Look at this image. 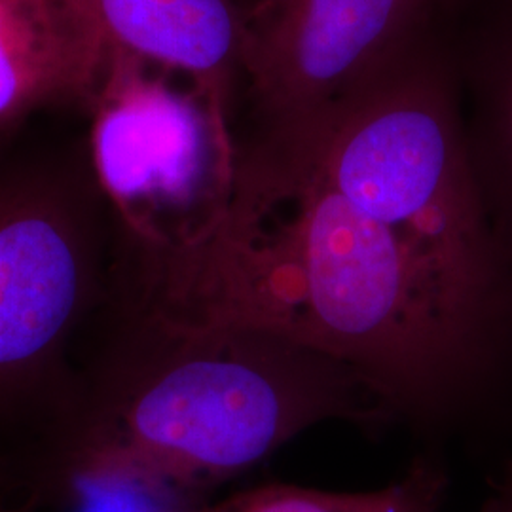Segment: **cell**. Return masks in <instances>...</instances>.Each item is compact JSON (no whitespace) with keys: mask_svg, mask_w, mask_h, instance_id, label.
<instances>
[{"mask_svg":"<svg viewBox=\"0 0 512 512\" xmlns=\"http://www.w3.org/2000/svg\"><path fill=\"white\" fill-rule=\"evenodd\" d=\"M118 289L184 325H255L357 370L395 420L473 431L512 414V336L469 308L298 148L238 137L219 230L192 249L120 247Z\"/></svg>","mask_w":512,"mask_h":512,"instance_id":"obj_1","label":"cell"},{"mask_svg":"<svg viewBox=\"0 0 512 512\" xmlns=\"http://www.w3.org/2000/svg\"><path fill=\"white\" fill-rule=\"evenodd\" d=\"M65 399L6 475L44 507L76 478L139 475L209 501L327 421L395 420L365 378L255 325H184L110 291L74 351Z\"/></svg>","mask_w":512,"mask_h":512,"instance_id":"obj_2","label":"cell"},{"mask_svg":"<svg viewBox=\"0 0 512 512\" xmlns=\"http://www.w3.org/2000/svg\"><path fill=\"white\" fill-rule=\"evenodd\" d=\"M245 137L304 152L452 293L512 334V258L476 190L444 19L329 122L293 135Z\"/></svg>","mask_w":512,"mask_h":512,"instance_id":"obj_3","label":"cell"},{"mask_svg":"<svg viewBox=\"0 0 512 512\" xmlns=\"http://www.w3.org/2000/svg\"><path fill=\"white\" fill-rule=\"evenodd\" d=\"M118 224L86 139L0 152V471L46 431L105 306Z\"/></svg>","mask_w":512,"mask_h":512,"instance_id":"obj_4","label":"cell"},{"mask_svg":"<svg viewBox=\"0 0 512 512\" xmlns=\"http://www.w3.org/2000/svg\"><path fill=\"white\" fill-rule=\"evenodd\" d=\"M88 156L120 234L175 253L226 219L238 179L236 107L192 74L110 50Z\"/></svg>","mask_w":512,"mask_h":512,"instance_id":"obj_5","label":"cell"},{"mask_svg":"<svg viewBox=\"0 0 512 512\" xmlns=\"http://www.w3.org/2000/svg\"><path fill=\"white\" fill-rule=\"evenodd\" d=\"M439 21L435 0H243L247 126L236 133L293 135L329 122Z\"/></svg>","mask_w":512,"mask_h":512,"instance_id":"obj_6","label":"cell"},{"mask_svg":"<svg viewBox=\"0 0 512 512\" xmlns=\"http://www.w3.org/2000/svg\"><path fill=\"white\" fill-rule=\"evenodd\" d=\"M110 50L69 0H0V135L37 112H90Z\"/></svg>","mask_w":512,"mask_h":512,"instance_id":"obj_7","label":"cell"},{"mask_svg":"<svg viewBox=\"0 0 512 512\" xmlns=\"http://www.w3.org/2000/svg\"><path fill=\"white\" fill-rule=\"evenodd\" d=\"M456 14L469 16L442 19L467 158L486 219L512 258V0H473Z\"/></svg>","mask_w":512,"mask_h":512,"instance_id":"obj_8","label":"cell"},{"mask_svg":"<svg viewBox=\"0 0 512 512\" xmlns=\"http://www.w3.org/2000/svg\"><path fill=\"white\" fill-rule=\"evenodd\" d=\"M109 50L202 78L238 118L243 0H69Z\"/></svg>","mask_w":512,"mask_h":512,"instance_id":"obj_9","label":"cell"},{"mask_svg":"<svg viewBox=\"0 0 512 512\" xmlns=\"http://www.w3.org/2000/svg\"><path fill=\"white\" fill-rule=\"evenodd\" d=\"M446 492L442 461L423 456L406 475L376 490L334 492L274 482L209 499L186 512H440Z\"/></svg>","mask_w":512,"mask_h":512,"instance_id":"obj_10","label":"cell"},{"mask_svg":"<svg viewBox=\"0 0 512 512\" xmlns=\"http://www.w3.org/2000/svg\"><path fill=\"white\" fill-rule=\"evenodd\" d=\"M476 512H512V461L505 465L492 486V492Z\"/></svg>","mask_w":512,"mask_h":512,"instance_id":"obj_11","label":"cell"},{"mask_svg":"<svg viewBox=\"0 0 512 512\" xmlns=\"http://www.w3.org/2000/svg\"><path fill=\"white\" fill-rule=\"evenodd\" d=\"M0 512H40L35 505H31L27 499L10 492L0 490Z\"/></svg>","mask_w":512,"mask_h":512,"instance_id":"obj_12","label":"cell"},{"mask_svg":"<svg viewBox=\"0 0 512 512\" xmlns=\"http://www.w3.org/2000/svg\"><path fill=\"white\" fill-rule=\"evenodd\" d=\"M435 2H437V6H439L440 16H442V18H448V16L456 14L463 6H467V4L473 2V0H435Z\"/></svg>","mask_w":512,"mask_h":512,"instance_id":"obj_13","label":"cell"},{"mask_svg":"<svg viewBox=\"0 0 512 512\" xmlns=\"http://www.w3.org/2000/svg\"><path fill=\"white\" fill-rule=\"evenodd\" d=\"M0 490H8V482H6V478H4V473L0 471Z\"/></svg>","mask_w":512,"mask_h":512,"instance_id":"obj_14","label":"cell"}]
</instances>
